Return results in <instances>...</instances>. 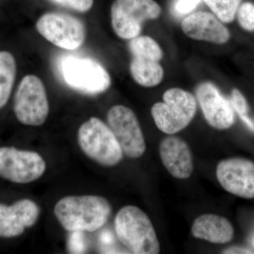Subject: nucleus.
Instances as JSON below:
<instances>
[{
  "instance_id": "nucleus-1",
  "label": "nucleus",
  "mask_w": 254,
  "mask_h": 254,
  "mask_svg": "<svg viewBox=\"0 0 254 254\" xmlns=\"http://www.w3.org/2000/svg\"><path fill=\"white\" fill-rule=\"evenodd\" d=\"M111 213L109 201L99 195L64 197L54 208L60 225L71 232L96 231L107 223Z\"/></svg>"
},
{
  "instance_id": "nucleus-2",
  "label": "nucleus",
  "mask_w": 254,
  "mask_h": 254,
  "mask_svg": "<svg viewBox=\"0 0 254 254\" xmlns=\"http://www.w3.org/2000/svg\"><path fill=\"white\" fill-rule=\"evenodd\" d=\"M115 230L118 240L131 253H160V243L153 223L138 207L127 205L120 209L115 216Z\"/></svg>"
},
{
  "instance_id": "nucleus-3",
  "label": "nucleus",
  "mask_w": 254,
  "mask_h": 254,
  "mask_svg": "<svg viewBox=\"0 0 254 254\" xmlns=\"http://www.w3.org/2000/svg\"><path fill=\"white\" fill-rule=\"evenodd\" d=\"M57 71L68 86L83 94L97 95L110 88L109 73L96 60L76 55L61 56Z\"/></svg>"
},
{
  "instance_id": "nucleus-4",
  "label": "nucleus",
  "mask_w": 254,
  "mask_h": 254,
  "mask_svg": "<svg viewBox=\"0 0 254 254\" xmlns=\"http://www.w3.org/2000/svg\"><path fill=\"white\" fill-rule=\"evenodd\" d=\"M78 142L85 155L100 165L113 167L123 160V150L116 137L100 119L93 117L80 127Z\"/></svg>"
},
{
  "instance_id": "nucleus-5",
  "label": "nucleus",
  "mask_w": 254,
  "mask_h": 254,
  "mask_svg": "<svg viewBox=\"0 0 254 254\" xmlns=\"http://www.w3.org/2000/svg\"><path fill=\"white\" fill-rule=\"evenodd\" d=\"M163 100L152 107V117L160 131L173 135L186 128L193 120L196 113V99L190 92L173 88L164 93Z\"/></svg>"
},
{
  "instance_id": "nucleus-6",
  "label": "nucleus",
  "mask_w": 254,
  "mask_h": 254,
  "mask_svg": "<svg viewBox=\"0 0 254 254\" xmlns=\"http://www.w3.org/2000/svg\"><path fill=\"white\" fill-rule=\"evenodd\" d=\"M161 11L154 0H115L111 6L112 27L120 38L132 39L139 36L145 21L156 19Z\"/></svg>"
},
{
  "instance_id": "nucleus-7",
  "label": "nucleus",
  "mask_w": 254,
  "mask_h": 254,
  "mask_svg": "<svg viewBox=\"0 0 254 254\" xmlns=\"http://www.w3.org/2000/svg\"><path fill=\"white\" fill-rule=\"evenodd\" d=\"M132 55L130 72L140 86L150 88L163 81V68L159 62L163 57L161 48L149 36H137L128 44Z\"/></svg>"
},
{
  "instance_id": "nucleus-8",
  "label": "nucleus",
  "mask_w": 254,
  "mask_h": 254,
  "mask_svg": "<svg viewBox=\"0 0 254 254\" xmlns=\"http://www.w3.org/2000/svg\"><path fill=\"white\" fill-rule=\"evenodd\" d=\"M14 109L18 121L28 126H41L49 115L46 87L41 78L27 75L21 80L15 94Z\"/></svg>"
},
{
  "instance_id": "nucleus-9",
  "label": "nucleus",
  "mask_w": 254,
  "mask_h": 254,
  "mask_svg": "<svg viewBox=\"0 0 254 254\" xmlns=\"http://www.w3.org/2000/svg\"><path fill=\"white\" fill-rule=\"evenodd\" d=\"M36 28L47 41L64 50L77 49L86 38V29L81 20L63 13L43 14L37 21Z\"/></svg>"
},
{
  "instance_id": "nucleus-10",
  "label": "nucleus",
  "mask_w": 254,
  "mask_h": 254,
  "mask_svg": "<svg viewBox=\"0 0 254 254\" xmlns=\"http://www.w3.org/2000/svg\"><path fill=\"white\" fill-rule=\"evenodd\" d=\"M46 163L36 152L0 148V177L17 184L31 183L46 172Z\"/></svg>"
},
{
  "instance_id": "nucleus-11",
  "label": "nucleus",
  "mask_w": 254,
  "mask_h": 254,
  "mask_svg": "<svg viewBox=\"0 0 254 254\" xmlns=\"http://www.w3.org/2000/svg\"><path fill=\"white\" fill-rule=\"evenodd\" d=\"M107 120L125 155L133 159L141 157L146 145L138 119L132 110L124 105H115L108 111Z\"/></svg>"
},
{
  "instance_id": "nucleus-12",
  "label": "nucleus",
  "mask_w": 254,
  "mask_h": 254,
  "mask_svg": "<svg viewBox=\"0 0 254 254\" xmlns=\"http://www.w3.org/2000/svg\"><path fill=\"white\" fill-rule=\"evenodd\" d=\"M217 180L222 188L241 198H254V163L245 158H232L219 162Z\"/></svg>"
},
{
  "instance_id": "nucleus-13",
  "label": "nucleus",
  "mask_w": 254,
  "mask_h": 254,
  "mask_svg": "<svg viewBox=\"0 0 254 254\" xmlns=\"http://www.w3.org/2000/svg\"><path fill=\"white\" fill-rule=\"evenodd\" d=\"M195 99L210 127L225 130L235 123V113L231 103L213 83L204 82L198 85L195 88Z\"/></svg>"
},
{
  "instance_id": "nucleus-14",
  "label": "nucleus",
  "mask_w": 254,
  "mask_h": 254,
  "mask_svg": "<svg viewBox=\"0 0 254 254\" xmlns=\"http://www.w3.org/2000/svg\"><path fill=\"white\" fill-rule=\"evenodd\" d=\"M39 215V207L30 199L19 200L11 205L0 203V237L19 236L36 224Z\"/></svg>"
},
{
  "instance_id": "nucleus-15",
  "label": "nucleus",
  "mask_w": 254,
  "mask_h": 254,
  "mask_svg": "<svg viewBox=\"0 0 254 254\" xmlns=\"http://www.w3.org/2000/svg\"><path fill=\"white\" fill-rule=\"evenodd\" d=\"M159 153L164 167L178 180H187L193 170V155L188 143L178 136L165 137L159 145Z\"/></svg>"
},
{
  "instance_id": "nucleus-16",
  "label": "nucleus",
  "mask_w": 254,
  "mask_h": 254,
  "mask_svg": "<svg viewBox=\"0 0 254 254\" xmlns=\"http://www.w3.org/2000/svg\"><path fill=\"white\" fill-rule=\"evenodd\" d=\"M182 28L189 38L215 44H224L230 38V32L220 20L205 11H198L187 16L182 21Z\"/></svg>"
},
{
  "instance_id": "nucleus-17",
  "label": "nucleus",
  "mask_w": 254,
  "mask_h": 254,
  "mask_svg": "<svg viewBox=\"0 0 254 254\" xmlns=\"http://www.w3.org/2000/svg\"><path fill=\"white\" fill-rule=\"evenodd\" d=\"M191 233L195 238L216 245L231 242L235 230L226 218L216 214H203L198 217L191 226Z\"/></svg>"
},
{
  "instance_id": "nucleus-18",
  "label": "nucleus",
  "mask_w": 254,
  "mask_h": 254,
  "mask_svg": "<svg viewBox=\"0 0 254 254\" xmlns=\"http://www.w3.org/2000/svg\"><path fill=\"white\" fill-rule=\"evenodd\" d=\"M16 65L14 56L0 52V109L7 103L16 78Z\"/></svg>"
},
{
  "instance_id": "nucleus-19",
  "label": "nucleus",
  "mask_w": 254,
  "mask_h": 254,
  "mask_svg": "<svg viewBox=\"0 0 254 254\" xmlns=\"http://www.w3.org/2000/svg\"><path fill=\"white\" fill-rule=\"evenodd\" d=\"M214 15L223 23L235 19L241 0H204Z\"/></svg>"
},
{
  "instance_id": "nucleus-20",
  "label": "nucleus",
  "mask_w": 254,
  "mask_h": 254,
  "mask_svg": "<svg viewBox=\"0 0 254 254\" xmlns=\"http://www.w3.org/2000/svg\"><path fill=\"white\" fill-rule=\"evenodd\" d=\"M231 105L233 110L237 112L242 122L245 123L250 129L254 131V123L249 116V106L247 100L237 88L232 91Z\"/></svg>"
},
{
  "instance_id": "nucleus-21",
  "label": "nucleus",
  "mask_w": 254,
  "mask_h": 254,
  "mask_svg": "<svg viewBox=\"0 0 254 254\" xmlns=\"http://www.w3.org/2000/svg\"><path fill=\"white\" fill-rule=\"evenodd\" d=\"M239 23L244 29L254 31V5L251 2L243 3L237 9Z\"/></svg>"
},
{
  "instance_id": "nucleus-22",
  "label": "nucleus",
  "mask_w": 254,
  "mask_h": 254,
  "mask_svg": "<svg viewBox=\"0 0 254 254\" xmlns=\"http://www.w3.org/2000/svg\"><path fill=\"white\" fill-rule=\"evenodd\" d=\"M55 4L79 11L86 12L91 9L94 0H50Z\"/></svg>"
},
{
  "instance_id": "nucleus-23",
  "label": "nucleus",
  "mask_w": 254,
  "mask_h": 254,
  "mask_svg": "<svg viewBox=\"0 0 254 254\" xmlns=\"http://www.w3.org/2000/svg\"><path fill=\"white\" fill-rule=\"evenodd\" d=\"M201 0H176L174 4V10L177 14H188L195 9Z\"/></svg>"
},
{
  "instance_id": "nucleus-24",
  "label": "nucleus",
  "mask_w": 254,
  "mask_h": 254,
  "mask_svg": "<svg viewBox=\"0 0 254 254\" xmlns=\"http://www.w3.org/2000/svg\"><path fill=\"white\" fill-rule=\"evenodd\" d=\"M222 254H254L252 250L248 249L243 248L240 247H233L227 248L226 250H223Z\"/></svg>"
}]
</instances>
